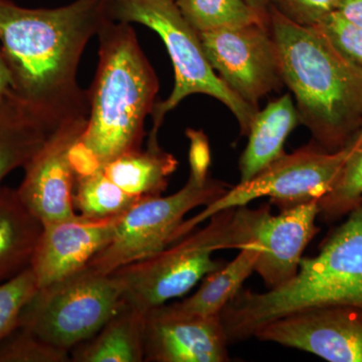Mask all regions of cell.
Returning a JSON list of instances; mask_svg holds the SVG:
<instances>
[{"instance_id": "obj_1", "label": "cell", "mask_w": 362, "mask_h": 362, "mask_svg": "<svg viewBox=\"0 0 362 362\" xmlns=\"http://www.w3.org/2000/svg\"><path fill=\"white\" fill-rule=\"evenodd\" d=\"M108 18L107 0H75L52 8L0 0V49L13 94L57 122L89 113L78 69Z\"/></svg>"}, {"instance_id": "obj_2", "label": "cell", "mask_w": 362, "mask_h": 362, "mask_svg": "<svg viewBox=\"0 0 362 362\" xmlns=\"http://www.w3.org/2000/svg\"><path fill=\"white\" fill-rule=\"evenodd\" d=\"M97 37L99 63L87 90V126L71 154L77 173L141 148L145 121L159 90L156 71L130 23L108 18Z\"/></svg>"}, {"instance_id": "obj_3", "label": "cell", "mask_w": 362, "mask_h": 362, "mask_svg": "<svg viewBox=\"0 0 362 362\" xmlns=\"http://www.w3.org/2000/svg\"><path fill=\"white\" fill-rule=\"evenodd\" d=\"M283 84L296 100L300 122L316 144L344 148L362 127V66L313 26L293 23L269 6Z\"/></svg>"}, {"instance_id": "obj_4", "label": "cell", "mask_w": 362, "mask_h": 362, "mask_svg": "<svg viewBox=\"0 0 362 362\" xmlns=\"http://www.w3.org/2000/svg\"><path fill=\"white\" fill-rule=\"evenodd\" d=\"M189 177L185 187L168 197H145L118 216L110 242L88 267L111 274L121 267L149 258L175 244L185 216L192 209L207 206L230 189L209 175L211 148L201 130H188Z\"/></svg>"}, {"instance_id": "obj_5", "label": "cell", "mask_w": 362, "mask_h": 362, "mask_svg": "<svg viewBox=\"0 0 362 362\" xmlns=\"http://www.w3.org/2000/svg\"><path fill=\"white\" fill-rule=\"evenodd\" d=\"M189 235L154 256L111 273L122 286L123 301L144 312L166 304L225 265L213 258L214 252L257 244L250 238L239 207L214 214L204 228Z\"/></svg>"}, {"instance_id": "obj_6", "label": "cell", "mask_w": 362, "mask_h": 362, "mask_svg": "<svg viewBox=\"0 0 362 362\" xmlns=\"http://www.w3.org/2000/svg\"><path fill=\"white\" fill-rule=\"evenodd\" d=\"M112 21L139 23L156 32L168 49L175 69V87L168 99L157 102L152 111L153 127L149 140H158L164 117L190 95L218 100L239 122L240 134L247 135L259 108L240 99L209 65L199 35L181 14L175 0H107Z\"/></svg>"}, {"instance_id": "obj_7", "label": "cell", "mask_w": 362, "mask_h": 362, "mask_svg": "<svg viewBox=\"0 0 362 362\" xmlns=\"http://www.w3.org/2000/svg\"><path fill=\"white\" fill-rule=\"evenodd\" d=\"M250 304L262 324L312 307L362 309V202L325 240L317 256L301 259L292 280L265 293H252Z\"/></svg>"}, {"instance_id": "obj_8", "label": "cell", "mask_w": 362, "mask_h": 362, "mask_svg": "<svg viewBox=\"0 0 362 362\" xmlns=\"http://www.w3.org/2000/svg\"><path fill=\"white\" fill-rule=\"evenodd\" d=\"M122 300V286L115 276L87 266L39 288L21 312L18 326L70 351L94 337Z\"/></svg>"}, {"instance_id": "obj_9", "label": "cell", "mask_w": 362, "mask_h": 362, "mask_svg": "<svg viewBox=\"0 0 362 362\" xmlns=\"http://www.w3.org/2000/svg\"><path fill=\"white\" fill-rule=\"evenodd\" d=\"M354 138L344 148L335 152L327 151L314 143L291 154L285 153L251 180L230 187L218 201L204 207L201 214L183 221L175 242L187 237L214 214L247 206L261 197H269L271 204L280 211L319 202L337 180L354 146Z\"/></svg>"}, {"instance_id": "obj_10", "label": "cell", "mask_w": 362, "mask_h": 362, "mask_svg": "<svg viewBox=\"0 0 362 362\" xmlns=\"http://www.w3.org/2000/svg\"><path fill=\"white\" fill-rule=\"evenodd\" d=\"M199 35L209 65L246 103L259 108V100L283 84L270 25L256 23Z\"/></svg>"}, {"instance_id": "obj_11", "label": "cell", "mask_w": 362, "mask_h": 362, "mask_svg": "<svg viewBox=\"0 0 362 362\" xmlns=\"http://www.w3.org/2000/svg\"><path fill=\"white\" fill-rule=\"evenodd\" d=\"M87 120L88 114L65 119L23 168L25 176L16 190L42 223L77 214L74 206L77 171L71 153L82 138Z\"/></svg>"}, {"instance_id": "obj_12", "label": "cell", "mask_w": 362, "mask_h": 362, "mask_svg": "<svg viewBox=\"0 0 362 362\" xmlns=\"http://www.w3.org/2000/svg\"><path fill=\"white\" fill-rule=\"evenodd\" d=\"M252 337L330 362H362V309L328 305L292 312L262 326Z\"/></svg>"}, {"instance_id": "obj_13", "label": "cell", "mask_w": 362, "mask_h": 362, "mask_svg": "<svg viewBox=\"0 0 362 362\" xmlns=\"http://www.w3.org/2000/svg\"><path fill=\"white\" fill-rule=\"evenodd\" d=\"M252 242L258 243L261 254L255 272L269 290L276 289L296 276L302 255L320 228L318 201L272 214L270 204L259 209L240 206Z\"/></svg>"}, {"instance_id": "obj_14", "label": "cell", "mask_w": 362, "mask_h": 362, "mask_svg": "<svg viewBox=\"0 0 362 362\" xmlns=\"http://www.w3.org/2000/svg\"><path fill=\"white\" fill-rule=\"evenodd\" d=\"M228 344L220 316L188 315L171 304L145 313V362H226Z\"/></svg>"}, {"instance_id": "obj_15", "label": "cell", "mask_w": 362, "mask_h": 362, "mask_svg": "<svg viewBox=\"0 0 362 362\" xmlns=\"http://www.w3.org/2000/svg\"><path fill=\"white\" fill-rule=\"evenodd\" d=\"M75 214L42 223L30 268L37 288L45 287L82 270L113 235L116 221Z\"/></svg>"}, {"instance_id": "obj_16", "label": "cell", "mask_w": 362, "mask_h": 362, "mask_svg": "<svg viewBox=\"0 0 362 362\" xmlns=\"http://www.w3.org/2000/svg\"><path fill=\"white\" fill-rule=\"evenodd\" d=\"M62 122L40 113L13 92L0 98V183L16 169L25 168Z\"/></svg>"}, {"instance_id": "obj_17", "label": "cell", "mask_w": 362, "mask_h": 362, "mask_svg": "<svg viewBox=\"0 0 362 362\" xmlns=\"http://www.w3.org/2000/svg\"><path fill=\"white\" fill-rule=\"evenodd\" d=\"M300 123L290 94L278 98L257 112L247 133L249 141L240 158L239 183L251 180L272 162L284 156L286 139Z\"/></svg>"}, {"instance_id": "obj_18", "label": "cell", "mask_w": 362, "mask_h": 362, "mask_svg": "<svg viewBox=\"0 0 362 362\" xmlns=\"http://www.w3.org/2000/svg\"><path fill=\"white\" fill-rule=\"evenodd\" d=\"M141 309L123 301L103 327L75 347V362L144 361V319Z\"/></svg>"}, {"instance_id": "obj_19", "label": "cell", "mask_w": 362, "mask_h": 362, "mask_svg": "<svg viewBox=\"0 0 362 362\" xmlns=\"http://www.w3.org/2000/svg\"><path fill=\"white\" fill-rule=\"evenodd\" d=\"M42 230L18 190L0 185V283L30 267Z\"/></svg>"}, {"instance_id": "obj_20", "label": "cell", "mask_w": 362, "mask_h": 362, "mask_svg": "<svg viewBox=\"0 0 362 362\" xmlns=\"http://www.w3.org/2000/svg\"><path fill=\"white\" fill-rule=\"evenodd\" d=\"M177 166L173 154L162 149L158 141L148 140L146 149L124 153L100 168L124 192L145 199L160 197Z\"/></svg>"}, {"instance_id": "obj_21", "label": "cell", "mask_w": 362, "mask_h": 362, "mask_svg": "<svg viewBox=\"0 0 362 362\" xmlns=\"http://www.w3.org/2000/svg\"><path fill=\"white\" fill-rule=\"evenodd\" d=\"M259 254L261 247L258 244L243 247L230 263L207 274L194 295L171 305L188 315L220 316L228 302L242 289L245 281L254 273Z\"/></svg>"}, {"instance_id": "obj_22", "label": "cell", "mask_w": 362, "mask_h": 362, "mask_svg": "<svg viewBox=\"0 0 362 362\" xmlns=\"http://www.w3.org/2000/svg\"><path fill=\"white\" fill-rule=\"evenodd\" d=\"M140 199L121 189L100 168L77 173L74 206L87 218H118Z\"/></svg>"}, {"instance_id": "obj_23", "label": "cell", "mask_w": 362, "mask_h": 362, "mask_svg": "<svg viewBox=\"0 0 362 362\" xmlns=\"http://www.w3.org/2000/svg\"><path fill=\"white\" fill-rule=\"evenodd\" d=\"M183 18L197 33L265 23L247 0H175Z\"/></svg>"}, {"instance_id": "obj_24", "label": "cell", "mask_w": 362, "mask_h": 362, "mask_svg": "<svg viewBox=\"0 0 362 362\" xmlns=\"http://www.w3.org/2000/svg\"><path fill=\"white\" fill-rule=\"evenodd\" d=\"M362 202V127L329 192L319 199V216L325 221L344 218Z\"/></svg>"}, {"instance_id": "obj_25", "label": "cell", "mask_w": 362, "mask_h": 362, "mask_svg": "<svg viewBox=\"0 0 362 362\" xmlns=\"http://www.w3.org/2000/svg\"><path fill=\"white\" fill-rule=\"evenodd\" d=\"M68 361H71L68 350L54 346L20 326L0 341V362Z\"/></svg>"}, {"instance_id": "obj_26", "label": "cell", "mask_w": 362, "mask_h": 362, "mask_svg": "<svg viewBox=\"0 0 362 362\" xmlns=\"http://www.w3.org/2000/svg\"><path fill=\"white\" fill-rule=\"evenodd\" d=\"M37 289L30 267L0 283V341L18 327L21 312Z\"/></svg>"}, {"instance_id": "obj_27", "label": "cell", "mask_w": 362, "mask_h": 362, "mask_svg": "<svg viewBox=\"0 0 362 362\" xmlns=\"http://www.w3.org/2000/svg\"><path fill=\"white\" fill-rule=\"evenodd\" d=\"M338 52L362 66V30L338 11H333L314 25Z\"/></svg>"}, {"instance_id": "obj_28", "label": "cell", "mask_w": 362, "mask_h": 362, "mask_svg": "<svg viewBox=\"0 0 362 362\" xmlns=\"http://www.w3.org/2000/svg\"><path fill=\"white\" fill-rule=\"evenodd\" d=\"M342 0H268L269 6L288 20L304 26H314L337 11Z\"/></svg>"}, {"instance_id": "obj_29", "label": "cell", "mask_w": 362, "mask_h": 362, "mask_svg": "<svg viewBox=\"0 0 362 362\" xmlns=\"http://www.w3.org/2000/svg\"><path fill=\"white\" fill-rule=\"evenodd\" d=\"M337 11L362 30V0H342Z\"/></svg>"}, {"instance_id": "obj_30", "label": "cell", "mask_w": 362, "mask_h": 362, "mask_svg": "<svg viewBox=\"0 0 362 362\" xmlns=\"http://www.w3.org/2000/svg\"><path fill=\"white\" fill-rule=\"evenodd\" d=\"M13 92L11 89V78L8 69H7L6 59L0 49V98L6 96Z\"/></svg>"}, {"instance_id": "obj_31", "label": "cell", "mask_w": 362, "mask_h": 362, "mask_svg": "<svg viewBox=\"0 0 362 362\" xmlns=\"http://www.w3.org/2000/svg\"><path fill=\"white\" fill-rule=\"evenodd\" d=\"M247 4L256 11V13L261 16L262 20L269 23V2L268 0H247Z\"/></svg>"}]
</instances>
